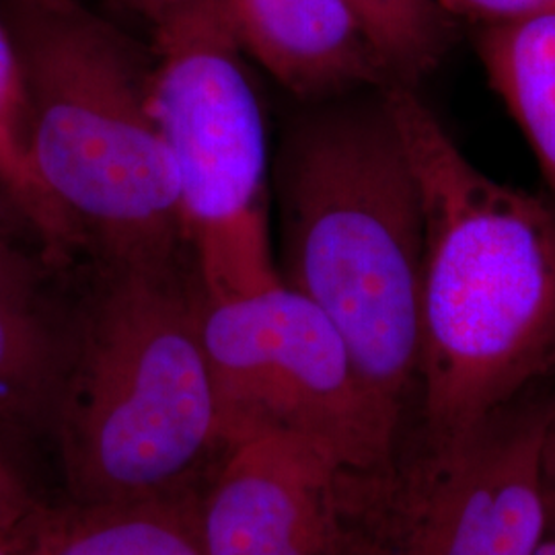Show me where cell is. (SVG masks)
<instances>
[{
    "instance_id": "cell-11",
    "label": "cell",
    "mask_w": 555,
    "mask_h": 555,
    "mask_svg": "<svg viewBox=\"0 0 555 555\" xmlns=\"http://www.w3.org/2000/svg\"><path fill=\"white\" fill-rule=\"evenodd\" d=\"M477 56L529 146L555 202V13L479 27Z\"/></svg>"
},
{
    "instance_id": "cell-3",
    "label": "cell",
    "mask_w": 555,
    "mask_h": 555,
    "mask_svg": "<svg viewBox=\"0 0 555 555\" xmlns=\"http://www.w3.org/2000/svg\"><path fill=\"white\" fill-rule=\"evenodd\" d=\"M0 11L23 60L38 176L82 247L101 263L190 259L153 60L80 4L0 0Z\"/></svg>"
},
{
    "instance_id": "cell-5",
    "label": "cell",
    "mask_w": 555,
    "mask_h": 555,
    "mask_svg": "<svg viewBox=\"0 0 555 555\" xmlns=\"http://www.w3.org/2000/svg\"><path fill=\"white\" fill-rule=\"evenodd\" d=\"M151 98L178 178L199 293L235 297L280 280L270 229L263 105L220 0H183L153 25Z\"/></svg>"
},
{
    "instance_id": "cell-18",
    "label": "cell",
    "mask_w": 555,
    "mask_h": 555,
    "mask_svg": "<svg viewBox=\"0 0 555 555\" xmlns=\"http://www.w3.org/2000/svg\"><path fill=\"white\" fill-rule=\"evenodd\" d=\"M119 2L126 4L140 17H144L153 27L157 21L163 20L171 9H176L183 0H119Z\"/></svg>"
},
{
    "instance_id": "cell-20",
    "label": "cell",
    "mask_w": 555,
    "mask_h": 555,
    "mask_svg": "<svg viewBox=\"0 0 555 555\" xmlns=\"http://www.w3.org/2000/svg\"><path fill=\"white\" fill-rule=\"evenodd\" d=\"M0 555H21L13 543H7V541H0Z\"/></svg>"
},
{
    "instance_id": "cell-16",
    "label": "cell",
    "mask_w": 555,
    "mask_h": 555,
    "mask_svg": "<svg viewBox=\"0 0 555 555\" xmlns=\"http://www.w3.org/2000/svg\"><path fill=\"white\" fill-rule=\"evenodd\" d=\"M453 20H469L477 27L504 25L555 13V0H437Z\"/></svg>"
},
{
    "instance_id": "cell-2",
    "label": "cell",
    "mask_w": 555,
    "mask_h": 555,
    "mask_svg": "<svg viewBox=\"0 0 555 555\" xmlns=\"http://www.w3.org/2000/svg\"><path fill=\"white\" fill-rule=\"evenodd\" d=\"M276 178L280 276L334 323L397 424L420 369L424 204L383 91L300 116Z\"/></svg>"
},
{
    "instance_id": "cell-8",
    "label": "cell",
    "mask_w": 555,
    "mask_h": 555,
    "mask_svg": "<svg viewBox=\"0 0 555 555\" xmlns=\"http://www.w3.org/2000/svg\"><path fill=\"white\" fill-rule=\"evenodd\" d=\"M362 477L309 440L233 444L198 516L206 554L362 555L348 525Z\"/></svg>"
},
{
    "instance_id": "cell-19",
    "label": "cell",
    "mask_w": 555,
    "mask_h": 555,
    "mask_svg": "<svg viewBox=\"0 0 555 555\" xmlns=\"http://www.w3.org/2000/svg\"><path fill=\"white\" fill-rule=\"evenodd\" d=\"M27 2H36V4H43V7H54V9H68L79 4L77 0H27Z\"/></svg>"
},
{
    "instance_id": "cell-13",
    "label": "cell",
    "mask_w": 555,
    "mask_h": 555,
    "mask_svg": "<svg viewBox=\"0 0 555 555\" xmlns=\"http://www.w3.org/2000/svg\"><path fill=\"white\" fill-rule=\"evenodd\" d=\"M0 185L34 220L60 270L82 247L77 229L41 183L31 153V114L20 46L0 11Z\"/></svg>"
},
{
    "instance_id": "cell-9",
    "label": "cell",
    "mask_w": 555,
    "mask_h": 555,
    "mask_svg": "<svg viewBox=\"0 0 555 555\" xmlns=\"http://www.w3.org/2000/svg\"><path fill=\"white\" fill-rule=\"evenodd\" d=\"M243 54L302 101L393 80L346 0H220Z\"/></svg>"
},
{
    "instance_id": "cell-4",
    "label": "cell",
    "mask_w": 555,
    "mask_h": 555,
    "mask_svg": "<svg viewBox=\"0 0 555 555\" xmlns=\"http://www.w3.org/2000/svg\"><path fill=\"white\" fill-rule=\"evenodd\" d=\"M66 389L70 467L89 502L167 496L219 444L188 258L101 263Z\"/></svg>"
},
{
    "instance_id": "cell-1",
    "label": "cell",
    "mask_w": 555,
    "mask_h": 555,
    "mask_svg": "<svg viewBox=\"0 0 555 555\" xmlns=\"http://www.w3.org/2000/svg\"><path fill=\"white\" fill-rule=\"evenodd\" d=\"M380 91L424 204L417 378L437 453L555 378V202L477 169L416 87Z\"/></svg>"
},
{
    "instance_id": "cell-15",
    "label": "cell",
    "mask_w": 555,
    "mask_h": 555,
    "mask_svg": "<svg viewBox=\"0 0 555 555\" xmlns=\"http://www.w3.org/2000/svg\"><path fill=\"white\" fill-rule=\"evenodd\" d=\"M0 259L36 263L48 270L59 268L40 229L23 212L20 204L2 185H0Z\"/></svg>"
},
{
    "instance_id": "cell-17",
    "label": "cell",
    "mask_w": 555,
    "mask_h": 555,
    "mask_svg": "<svg viewBox=\"0 0 555 555\" xmlns=\"http://www.w3.org/2000/svg\"><path fill=\"white\" fill-rule=\"evenodd\" d=\"M31 516V502L13 472L0 461V541L11 539Z\"/></svg>"
},
{
    "instance_id": "cell-12",
    "label": "cell",
    "mask_w": 555,
    "mask_h": 555,
    "mask_svg": "<svg viewBox=\"0 0 555 555\" xmlns=\"http://www.w3.org/2000/svg\"><path fill=\"white\" fill-rule=\"evenodd\" d=\"M21 555L208 554L198 516L159 496L91 502L89 508L43 522Z\"/></svg>"
},
{
    "instance_id": "cell-6",
    "label": "cell",
    "mask_w": 555,
    "mask_h": 555,
    "mask_svg": "<svg viewBox=\"0 0 555 555\" xmlns=\"http://www.w3.org/2000/svg\"><path fill=\"white\" fill-rule=\"evenodd\" d=\"M199 334L220 444L280 435L364 476L389 463L396 422L369 393L334 323L295 286L280 278L235 297L199 293Z\"/></svg>"
},
{
    "instance_id": "cell-7",
    "label": "cell",
    "mask_w": 555,
    "mask_h": 555,
    "mask_svg": "<svg viewBox=\"0 0 555 555\" xmlns=\"http://www.w3.org/2000/svg\"><path fill=\"white\" fill-rule=\"evenodd\" d=\"M554 401H516L430 456L387 555H533L550 525Z\"/></svg>"
},
{
    "instance_id": "cell-10",
    "label": "cell",
    "mask_w": 555,
    "mask_h": 555,
    "mask_svg": "<svg viewBox=\"0 0 555 555\" xmlns=\"http://www.w3.org/2000/svg\"><path fill=\"white\" fill-rule=\"evenodd\" d=\"M48 272L0 259V416H36L68 389L73 364H64L40 297Z\"/></svg>"
},
{
    "instance_id": "cell-14",
    "label": "cell",
    "mask_w": 555,
    "mask_h": 555,
    "mask_svg": "<svg viewBox=\"0 0 555 555\" xmlns=\"http://www.w3.org/2000/svg\"><path fill=\"white\" fill-rule=\"evenodd\" d=\"M393 82L416 87L451 43V17L437 0H346Z\"/></svg>"
}]
</instances>
